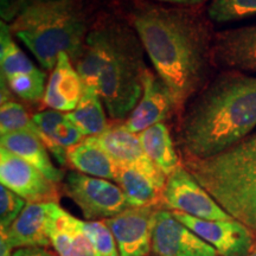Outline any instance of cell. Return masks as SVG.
Listing matches in <instances>:
<instances>
[{
	"label": "cell",
	"mask_w": 256,
	"mask_h": 256,
	"mask_svg": "<svg viewBox=\"0 0 256 256\" xmlns=\"http://www.w3.org/2000/svg\"><path fill=\"white\" fill-rule=\"evenodd\" d=\"M63 191L81 209L87 220L112 218L130 208L119 185L78 171L66 176Z\"/></svg>",
	"instance_id": "cell-6"
},
{
	"label": "cell",
	"mask_w": 256,
	"mask_h": 256,
	"mask_svg": "<svg viewBox=\"0 0 256 256\" xmlns=\"http://www.w3.org/2000/svg\"><path fill=\"white\" fill-rule=\"evenodd\" d=\"M243 142L246 144V145L250 146V147H254L256 148V133H252L250 136H248L247 138H244V139L242 140Z\"/></svg>",
	"instance_id": "cell-33"
},
{
	"label": "cell",
	"mask_w": 256,
	"mask_h": 256,
	"mask_svg": "<svg viewBox=\"0 0 256 256\" xmlns=\"http://www.w3.org/2000/svg\"><path fill=\"white\" fill-rule=\"evenodd\" d=\"M162 206L208 220H234L182 164L166 180Z\"/></svg>",
	"instance_id": "cell-7"
},
{
	"label": "cell",
	"mask_w": 256,
	"mask_h": 256,
	"mask_svg": "<svg viewBox=\"0 0 256 256\" xmlns=\"http://www.w3.org/2000/svg\"><path fill=\"white\" fill-rule=\"evenodd\" d=\"M115 183L126 196L130 206H162V194L150 178L142 172L127 166L116 165Z\"/></svg>",
	"instance_id": "cell-20"
},
{
	"label": "cell",
	"mask_w": 256,
	"mask_h": 256,
	"mask_svg": "<svg viewBox=\"0 0 256 256\" xmlns=\"http://www.w3.org/2000/svg\"><path fill=\"white\" fill-rule=\"evenodd\" d=\"M172 214L179 222L215 248L220 256H247L256 247L252 230L236 220H208L179 211H172Z\"/></svg>",
	"instance_id": "cell-8"
},
{
	"label": "cell",
	"mask_w": 256,
	"mask_h": 256,
	"mask_svg": "<svg viewBox=\"0 0 256 256\" xmlns=\"http://www.w3.org/2000/svg\"><path fill=\"white\" fill-rule=\"evenodd\" d=\"M130 23L153 64L156 75L171 92L176 112H183L210 81L215 34L200 10L166 8L138 2Z\"/></svg>",
	"instance_id": "cell-1"
},
{
	"label": "cell",
	"mask_w": 256,
	"mask_h": 256,
	"mask_svg": "<svg viewBox=\"0 0 256 256\" xmlns=\"http://www.w3.org/2000/svg\"><path fill=\"white\" fill-rule=\"evenodd\" d=\"M92 138L115 164L142 172L164 191L168 177L147 156L139 136L128 130L124 124L107 127L104 133Z\"/></svg>",
	"instance_id": "cell-9"
},
{
	"label": "cell",
	"mask_w": 256,
	"mask_h": 256,
	"mask_svg": "<svg viewBox=\"0 0 256 256\" xmlns=\"http://www.w3.org/2000/svg\"><path fill=\"white\" fill-rule=\"evenodd\" d=\"M83 229L100 256H119L116 241L104 220H83Z\"/></svg>",
	"instance_id": "cell-27"
},
{
	"label": "cell",
	"mask_w": 256,
	"mask_h": 256,
	"mask_svg": "<svg viewBox=\"0 0 256 256\" xmlns=\"http://www.w3.org/2000/svg\"><path fill=\"white\" fill-rule=\"evenodd\" d=\"M75 238L78 256H100L95 244L83 229V220L75 218Z\"/></svg>",
	"instance_id": "cell-29"
},
{
	"label": "cell",
	"mask_w": 256,
	"mask_h": 256,
	"mask_svg": "<svg viewBox=\"0 0 256 256\" xmlns=\"http://www.w3.org/2000/svg\"><path fill=\"white\" fill-rule=\"evenodd\" d=\"M42 2H54V0H42Z\"/></svg>",
	"instance_id": "cell-35"
},
{
	"label": "cell",
	"mask_w": 256,
	"mask_h": 256,
	"mask_svg": "<svg viewBox=\"0 0 256 256\" xmlns=\"http://www.w3.org/2000/svg\"><path fill=\"white\" fill-rule=\"evenodd\" d=\"M30 2L26 0H2V17L14 20Z\"/></svg>",
	"instance_id": "cell-30"
},
{
	"label": "cell",
	"mask_w": 256,
	"mask_h": 256,
	"mask_svg": "<svg viewBox=\"0 0 256 256\" xmlns=\"http://www.w3.org/2000/svg\"><path fill=\"white\" fill-rule=\"evenodd\" d=\"M256 127V76L223 70L185 106L178 127L183 160L217 156Z\"/></svg>",
	"instance_id": "cell-2"
},
{
	"label": "cell",
	"mask_w": 256,
	"mask_h": 256,
	"mask_svg": "<svg viewBox=\"0 0 256 256\" xmlns=\"http://www.w3.org/2000/svg\"><path fill=\"white\" fill-rule=\"evenodd\" d=\"M81 76L66 54H60L48 81L43 104L50 110L69 113L78 107L83 94Z\"/></svg>",
	"instance_id": "cell-16"
},
{
	"label": "cell",
	"mask_w": 256,
	"mask_h": 256,
	"mask_svg": "<svg viewBox=\"0 0 256 256\" xmlns=\"http://www.w3.org/2000/svg\"><path fill=\"white\" fill-rule=\"evenodd\" d=\"M75 218L68 211L57 206L50 222L51 246L58 256H78L75 238Z\"/></svg>",
	"instance_id": "cell-23"
},
{
	"label": "cell",
	"mask_w": 256,
	"mask_h": 256,
	"mask_svg": "<svg viewBox=\"0 0 256 256\" xmlns=\"http://www.w3.org/2000/svg\"><path fill=\"white\" fill-rule=\"evenodd\" d=\"M66 158L68 164L81 174L115 180L116 164L92 136L84 138L78 145L70 147Z\"/></svg>",
	"instance_id": "cell-18"
},
{
	"label": "cell",
	"mask_w": 256,
	"mask_h": 256,
	"mask_svg": "<svg viewBox=\"0 0 256 256\" xmlns=\"http://www.w3.org/2000/svg\"><path fill=\"white\" fill-rule=\"evenodd\" d=\"M12 256H56L44 247H26L14 249Z\"/></svg>",
	"instance_id": "cell-31"
},
{
	"label": "cell",
	"mask_w": 256,
	"mask_h": 256,
	"mask_svg": "<svg viewBox=\"0 0 256 256\" xmlns=\"http://www.w3.org/2000/svg\"><path fill=\"white\" fill-rule=\"evenodd\" d=\"M0 145L34 165L52 183L57 184L63 180V172L52 164L50 152L36 134L26 130L2 134Z\"/></svg>",
	"instance_id": "cell-17"
},
{
	"label": "cell",
	"mask_w": 256,
	"mask_h": 256,
	"mask_svg": "<svg viewBox=\"0 0 256 256\" xmlns=\"http://www.w3.org/2000/svg\"><path fill=\"white\" fill-rule=\"evenodd\" d=\"M147 156L166 177L172 174L182 165L176 151L168 127L164 122L156 124L138 134Z\"/></svg>",
	"instance_id": "cell-19"
},
{
	"label": "cell",
	"mask_w": 256,
	"mask_h": 256,
	"mask_svg": "<svg viewBox=\"0 0 256 256\" xmlns=\"http://www.w3.org/2000/svg\"><path fill=\"white\" fill-rule=\"evenodd\" d=\"M144 51L136 30L112 19L88 32L75 68L83 84L98 90L112 119L126 120L142 98Z\"/></svg>",
	"instance_id": "cell-3"
},
{
	"label": "cell",
	"mask_w": 256,
	"mask_h": 256,
	"mask_svg": "<svg viewBox=\"0 0 256 256\" xmlns=\"http://www.w3.org/2000/svg\"><path fill=\"white\" fill-rule=\"evenodd\" d=\"M174 112H176V106L168 88L156 72L147 69L142 98L124 124L132 133L139 134L147 128L162 122Z\"/></svg>",
	"instance_id": "cell-14"
},
{
	"label": "cell",
	"mask_w": 256,
	"mask_h": 256,
	"mask_svg": "<svg viewBox=\"0 0 256 256\" xmlns=\"http://www.w3.org/2000/svg\"><path fill=\"white\" fill-rule=\"evenodd\" d=\"M18 130H26L34 133L40 138L46 145V136L40 132L37 124L34 122V119L28 115L23 104L14 100H6L2 102L0 107V132L2 134L10 132H18Z\"/></svg>",
	"instance_id": "cell-24"
},
{
	"label": "cell",
	"mask_w": 256,
	"mask_h": 256,
	"mask_svg": "<svg viewBox=\"0 0 256 256\" xmlns=\"http://www.w3.org/2000/svg\"><path fill=\"white\" fill-rule=\"evenodd\" d=\"M10 28L46 70H54L60 54H66L74 64L78 62L89 32L78 0H34Z\"/></svg>",
	"instance_id": "cell-4"
},
{
	"label": "cell",
	"mask_w": 256,
	"mask_h": 256,
	"mask_svg": "<svg viewBox=\"0 0 256 256\" xmlns=\"http://www.w3.org/2000/svg\"><path fill=\"white\" fill-rule=\"evenodd\" d=\"M256 17V0H211L208 18L214 23H232Z\"/></svg>",
	"instance_id": "cell-25"
},
{
	"label": "cell",
	"mask_w": 256,
	"mask_h": 256,
	"mask_svg": "<svg viewBox=\"0 0 256 256\" xmlns=\"http://www.w3.org/2000/svg\"><path fill=\"white\" fill-rule=\"evenodd\" d=\"M255 249H256V247H255ZM255 249H254V250H255Z\"/></svg>",
	"instance_id": "cell-36"
},
{
	"label": "cell",
	"mask_w": 256,
	"mask_h": 256,
	"mask_svg": "<svg viewBox=\"0 0 256 256\" xmlns=\"http://www.w3.org/2000/svg\"><path fill=\"white\" fill-rule=\"evenodd\" d=\"M153 256H220L216 249L176 218L159 209L152 238Z\"/></svg>",
	"instance_id": "cell-12"
},
{
	"label": "cell",
	"mask_w": 256,
	"mask_h": 256,
	"mask_svg": "<svg viewBox=\"0 0 256 256\" xmlns=\"http://www.w3.org/2000/svg\"><path fill=\"white\" fill-rule=\"evenodd\" d=\"M159 2H168V4L172 5H179V6H185V8H194V6H200L204 2H206L208 0H156Z\"/></svg>",
	"instance_id": "cell-32"
},
{
	"label": "cell",
	"mask_w": 256,
	"mask_h": 256,
	"mask_svg": "<svg viewBox=\"0 0 256 256\" xmlns=\"http://www.w3.org/2000/svg\"><path fill=\"white\" fill-rule=\"evenodd\" d=\"M104 104L94 87L84 86L78 107L66 113V119L86 138L95 136L107 130Z\"/></svg>",
	"instance_id": "cell-21"
},
{
	"label": "cell",
	"mask_w": 256,
	"mask_h": 256,
	"mask_svg": "<svg viewBox=\"0 0 256 256\" xmlns=\"http://www.w3.org/2000/svg\"><path fill=\"white\" fill-rule=\"evenodd\" d=\"M0 66L2 80L17 74L34 72L38 70L37 66L23 52V50L17 46L10 25L4 22H2L0 26Z\"/></svg>",
	"instance_id": "cell-22"
},
{
	"label": "cell",
	"mask_w": 256,
	"mask_h": 256,
	"mask_svg": "<svg viewBox=\"0 0 256 256\" xmlns=\"http://www.w3.org/2000/svg\"><path fill=\"white\" fill-rule=\"evenodd\" d=\"M212 60L222 70L256 72V24L217 32Z\"/></svg>",
	"instance_id": "cell-13"
},
{
	"label": "cell",
	"mask_w": 256,
	"mask_h": 256,
	"mask_svg": "<svg viewBox=\"0 0 256 256\" xmlns=\"http://www.w3.org/2000/svg\"><path fill=\"white\" fill-rule=\"evenodd\" d=\"M58 203H28L18 218L8 229H0L11 248L49 247L51 244L49 228Z\"/></svg>",
	"instance_id": "cell-15"
},
{
	"label": "cell",
	"mask_w": 256,
	"mask_h": 256,
	"mask_svg": "<svg viewBox=\"0 0 256 256\" xmlns=\"http://www.w3.org/2000/svg\"><path fill=\"white\" fill-rule=\"evenodd\" d=\"M28 202L4 185L0 186V229L5 230L18 218Z\"/></svg>",
	"instance_id": "cell-28"
},
{
	"label": "cell",
	"mask_w": 256,
	"mask_h": 256,
	"mask_svg": "<svg viewBox=\"0 0 256 256\" xmlns=\"http://www.w3.org/2000/svg\"><path fill=\"white\" fill-rule=\"evenodd\" d=\"M247 256H256V249H255V250H254V252H250V254H248Z\"/></svg>",
	"instance_id": "cell-34"
},
{
	"label": "cell",
	"mask_w": 256,
	"mask_h": 256,
	"mask_svg": "<svg viewBox=\"0 0 256 256\" xmlns=\"http://www.w3.org/2000/svg\"><path fill=\"white\" fill-rule=\"evenodd\" d=\"M4 81L8 83L10 90L23 100L38 102L44 98L48 84L46 74L40 69L34 72L17 74Z\"/></svg>",
	"instance_id": "cell-26"
},
{
	"label": "cell",
	"mask_w": 256,
	"mask_h": 256,
	"mask_svg": "<svg viewBox=\"0 0 256 256\" xmlns=\"http://www.w3.org/2000/svg\"><path fill=\"white\" fill-rule=\"evenodd\" d=\"M182 164L226 212L256 232V148L240 142L217 156Z\"/></svg>",
	"instance_id": "cell-5"
},
{
	"label": "cell",
	"mask_w": 256,
	"mask_h": 256,
	"mask_svg": "<svg viewBox=\"0 0 256 256\" xmlns=\"http://www.w3.org/2000/svg\"><path fill=\"white\" fill-rule=\"evenodd\" d=\"M159 209L162 206H130L119 215L104 220L116 241L119 256L150 255Z\"/></svg>",
	"instance_id": "cell-10"
},
{
	"label": "cell",
	"mask_w": 256,
	"mask_h": 256,
	"mask_svg": "<svg viewBox=\"0 0 256 256\" xmlns=\"http://www.w3.org/2000/svg\"><path fill=\"white\" fill-rule=\"evenodd\" d=\"M0 182L28 203H58L60 200L55 183L26 160L4 147L0 148Z\"/></svg>",
	"instance_id": "cell-11"
}]
</instances>
